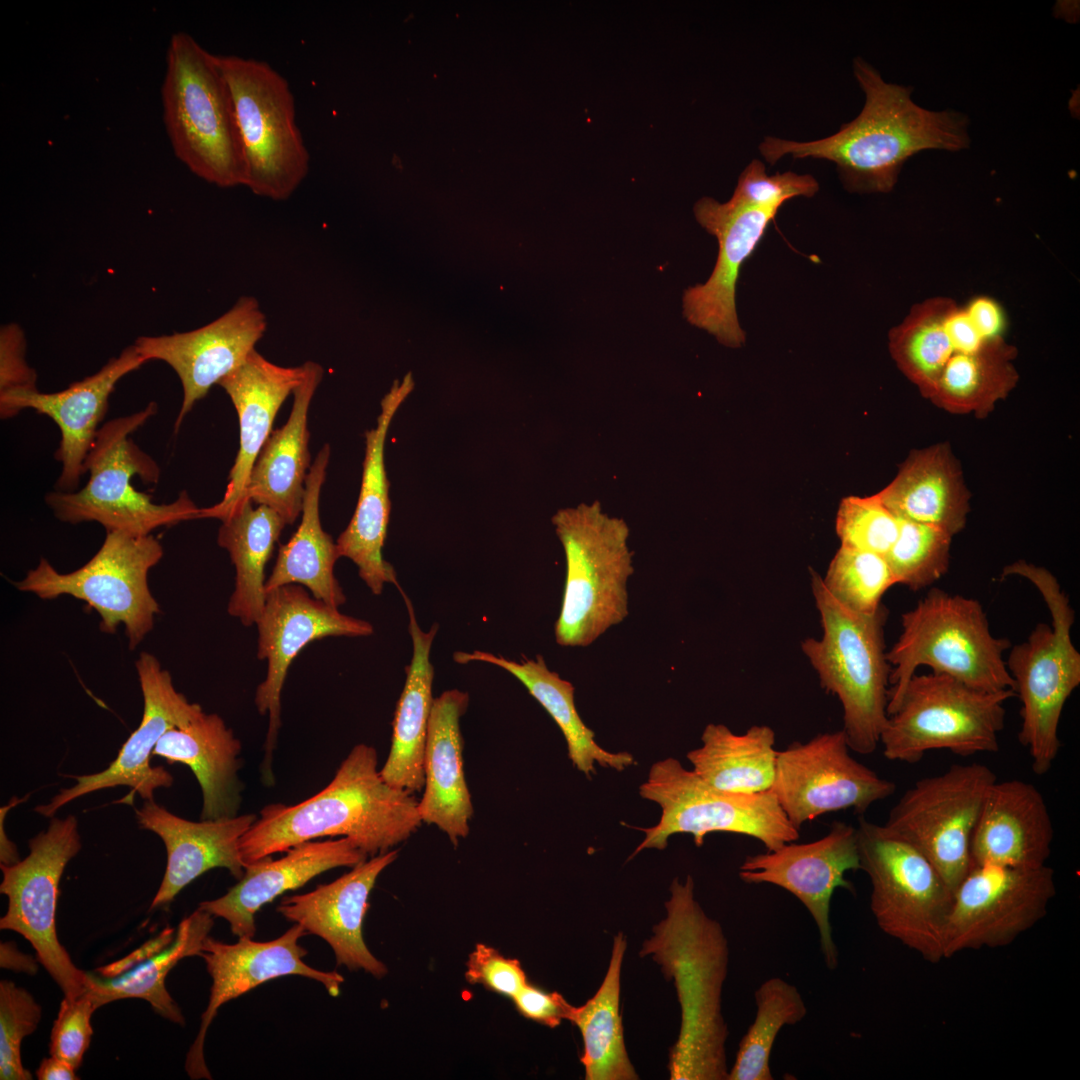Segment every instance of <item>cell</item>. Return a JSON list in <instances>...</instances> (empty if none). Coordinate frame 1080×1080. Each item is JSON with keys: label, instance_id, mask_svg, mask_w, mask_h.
Returning a JSON list of instances; mask_svg holds the SVG:
<instances>
[{"label": "cell", "instance_id": "cell-1", "mask_svg": "<svg viewBox=\"0 0 1080 1080\" xmlns=\"http://www.w3.org/2000/svg\"><path fill=\"white\" fill-rule=\"evenodd\" d=\"M854 75L865 94L860 114L823 139L793 141L767 136L759 145L774 165L786 155L836 164L844 186L853 192H889L905 162L923 150L960 151L970 145L969 121L953 111H931L911 98L912 88L887 83L862 58Z\"/></svg>", "mask_w": 1080, "mask_h": 1080}, {"label": "cell", "instance_id": "cell-2", "mask_svg": "<svg viewBox=\"0 0 1080 1080\" xmlns=\"http://www.w3.org/2000/svg\"><path fill=\"white\" fill-rule=\"evenodd\" d=\"M418 802L383 779L373 746L357 744L313 796L265 805L240 841L241 856L247 866L307 841L340 836L372 857L417 831L423 823Z\"/></svg>", "mask_w": 1080, "mask_h": 1080}, {"label": "cell", "instance_id": "cell-3", "mask_svg": "<svg viewBox=\"0 0 1080 1080\" xmlns=\"http://www.w3.org/2000/svg\"><path fill=\"white\" fill-rule=\"evenodd\" d=\"M665 907V919L653 927L640 956L652 957L677 992L681 1023L670 1050V1079L725 1080L729 1032L722 991L729 963L727 938L695 899L690 875L683 882L673 880Z\"/></svg>", "mask_w": 1080, "mask_h": 1080}, {"label": "cell", "instance_id": "cell-4", "mask_svg": "<svg viewBox=\"0 0 1080 1080\" xmlns=\"http://www.w3.org/2000/svg\"><path fill=\"white\" fill-rule=\"evenodd\" d=\"M165 60L162 116L175 157L210 184L245 186L242 142L217 54L179 31L170 37Z\"/></svg>", "mask_w": 1080, "mask_h": 1080}, {"label": "cell", "instance_id": "cell-5", "mask_svg": "<svg viewBox=\"0 0 1080 1080\" xmlns=\"http://www.w3.org/2000/svg\"><path fill=\"white\" fill-rule=\"evenodd\" d=\"M811 588L823 634L819 640L805 639L801 649L821 686L842 705V730L850 750L872 754L888 718L891 665L884 640L887 609L881 604L875 612L864 614L846 608L813 570Z\"/></svg>", "mask_w": 1080, "mask_h": 1080}, {"label": "cell", "instance_id": "cell-6", "mask_svg": "<svg viewBox=\"0 0 1080 1080\" xmlns=\"http://www.w3.org/2000/svg\"><path fill=\"white\" fill-rule=\"evenodd\" d=\"M901 626L899 638L886 653L892 684L888 715L920 666L979 690H1014L1003 657L1011 643L991 633L978 600L933 588L913 609L902 614Z\"/></svg>", "mask_w": 1080, "mask_h": 1080}, {"label": "cell", "instance_id": "cell-7", "mask_svg": "<svg viewBox=\"0 0 1080 1080\" xmlns=\"http://www.w3.org/2000/svg\"><path fill=\"white\" fill-rule=\"evenodd\" d=\"M1017 575L1039 591L1051 625L1039 623L1027 640L1013 646L1006 661L1022 707L1018 740L1029 751L1032 770L1044 775L1061 747L1058 734L1064 706L1080 684V653L1071 638L1075 612L1056 577L1044 567L1018 560L1002 577Z\"/></svg>", "mask_w": 1080, "mask_h": 1080}, {"label": "cell", "instance_id": "cell-8", "mask_svg": "<svg viewBox=\"0 0 1080 1080\" xmlns=\"http://www.w3.org/2000/svg\"><path fill=\"white\" fill-rule=\"evenodd\" d=\"M551 521L566 561L555 639L564 647H585L628 615L629 528L598 501L560 509Z\"/></svg>", "mask_w": 1080, "mask_h": 1080}, {"label": "cell", "instance_id": "cell-9", "mask_svg": "<svg viewBox=\"0 0 1080 1080\" xmlns=\"http://www.w3.org/2000/svg\"><path fill=\"white\" fill-rule=\"evenodd\" d=\"M156 412L157 404L150 402L143 410L110 420L98 430L84 463L89 472L86 485L76 492L58 490L45 497L60 521H95L106 531L147 535L161 526L197 519L200 508L185 491L171 503L157 504L132 484L135 475L145 482L158 479L157 464L129 438Z\"/></svg>", "mask_w": 1080, "mask_h": 1080}, {"label": "cell", "instance_id": "cell-10", "mask_svg": "<svg viewBox=\"0 0 1080 1080\" xmlns=\"http://www.w3.org/2000/svg\"><path fill=\"white\" fill-rule=\"evenodd\" d=\"M1015 696L1014 690L987 692L945 674H914L881 732L883 755L915 764L932 750L964 757L997 752L1004 703Z\"/></svg>", "mask_w": 1080, "mask_h": 1080}, {"label": "cell", "instance_id": "cell-11", "mask_svg": "<svg viewBox=\"0 0 1080 1080\" xmlns=\"http://www.w3.org/2000/svg\"><path fill=\"white\" fill-rule=\"evenodd\" d=\"M856 835L877 926L924 960L940 962L952 890L919 851L884 825L860 816Z\"/></svg>", "mask_w": 1080, "mask_h": 1080}, {"label": "cell", "instance_id": "cell-12", "mask_svg": "<svg viewBox=\"0 0 1080 1080\" xmlns=\"http://www.w3.org/2000/svg\"><path fill=\"white\" fill-rule=\"evenodd\" d=\"M229 85L243 147L247 187L274 201L288 199L310 169L287 79L269 63L217 55Z\"/></svg>", "mask_w": 1080, "mask_h": 1080}, {"label": "cell", "instance_id": "cell-13", "mask_svg": "<svg viewBox=\"0 0 1080 1080\" xmlns=\"http://www.w3.org/2000/svg\"><path fill=\"white\" fill-rule=\"evenodd\" d=\"M163 553L151 534L106 531L102 546L82 567L60 573L42 558L14 585L43 600L69 595L86 602L98 613L101 631L113 634L124 626L129 648L134 650L153 629L160 611L148 574Z\"/></svg>", "mask_w": 1080, "mask_h": 1080}, {"label": "cell", "instance_id": "cell-14", "mask_svg": "<svg viewBox=\"0 0 1080 1080\" xmlns=\"http://www.w3.org/2000/svg\"><path fill=\"white\" fill-rule=\"evenodd\" d=\"M639 794L657 803L661 816L656 825L641 829L645 837L632 857L645 849L663 850L672 835L684 833L693 836L696 846L711 832L746 835L768 851L799 839V830L770 790L752 794L719 790L675 758L655 762Z\"/></svg>", "mask_w": 1080, "mask_h": 1080}, {"label": "cell", "instance_id": "cell-15", "mask_svg": "<svg viewBox=\"0 0 1080 1080\" xmlns=\"http://www.w3.org/2000/svg\"><path fill=\"white\" fill-rule=\"evenodd\" d=\"M996 780L987 765L953 764L907 789L884 826L919 851L953 892L971 867L972 835Z\"/></svg>", "mask_w": 1080, "mask_h": 1080}, {"label": "cell", "instance_id": "cell-16", "mask_svg": "<svg viewBox=\"0 0 1080 1080\" xmlns=\"http://www.w3.org/2000/svg\"><path fill=\"white\" fill-rule=\"evenodd\" d=\"M81 848L77 819L52 817L46 831L29 841V855L12 865L1 864L0 892L8 909L0 919L2 930L21 934L37 958L70 999L87 989V972L72 962L56 934L59 884L68 862Z\"/></svg>", "mask_w": 1080, "mask_h": 1080}, {"label": "cell", "instance_id": "cell-17", "mask_svg": "<svg viewBox=\"0 0 1080 1080\" xmlns=\"http://www.w3.org/2000/svg\"><path fill=\"white\" fill-rule=\"evenodd\" d=\"M1056 894L1054 870L971 864L953 891L944 959L967 950L1014 942L1047 914Z\"/></svg>", "mask_w": 1080, "mask_h": 1080}, {"label": "cell", "instance_id": "cell-18", "mask_svg": "<svg viewBox=\"0 0 1080 1080\" xmlns=\"http://www.w3.org/2000/svg\"><path fill=\"white\" fill-rule=\"evenodd\" d=\"M843 730L793 742L777 752L770 791L790 823L802 824L841 810L862 816L896 790L893 781L857 761Z\"/></svg>", "mask_w": 1080, "mask_h": 1080}, {"label": "cell", "instance_id": "cell-19", "mask_svg": "<svg viewBox=\"0 0 1080 1080\" xmlns=\"http://www.w3.org/2000/svg\"><path fill=\"white\" fill-rule=\"evenodd\" d=\"M256 626L257 657L267 661V671L256 689L254 701L258 712L269 719L261 770L263 780L271 785L273 754L281 727V693L292 661L315 640L329 636H368L373 633V626L341 613L296 584L267 593Z\"/></svg>", "mask_w": 1080, "mask_h": 1080}, {"label": "cell", "instance_id": "cell-20", "mask_svg": "<svg viewBox=\"0 0 1080 1080\" xmlns=\"http://www.w3.org/2000/svg\"><path fill=\"white\" fill-rule=\"evenodd\" d=\"M144 700L140 725L122 745L117 758L105 770L76 776V784L64 788L46 805L35 811L53 817L59 808L83 795L116 786L131 788L130 799L137 792L144 800H153L158 788H169L173 776L162 766L152 767L150 756L159 739L170 729L186 726L204 711L178 692L170 673L158 659L140 653L135 662Z\"/></svg>", "mask_w": 1080, "mask_h": 1080}, {"label": "cell", "instance_id": "cell-21", "mask_svg": "<svg viewBox=\"0 0 1080 1080\" xmlns=\"http://www.w3.org/2000/svg\"><path fill=\"white\" fill-rule=\"evenodd\" d=\"M795 842L747 856L738 875L747 884H771L795 896L813 918L825 965L833 970L839 953L832 935L830 902L836 888L854 891L845 873L860 870L856 827L835 821L822 838Z\"/></svg>", "mask_w": 1080, "mask_h": 1080}, {"label": "cell", "instance_id": "cell-22", "mask_svg": "<svg viewBox=\"0 0 1080 1080\" xmlns=\"http://www.w3.org/2000/svg\"><path fill=\"white\" fill-rule=\"evenodd\" d=\"M779 209L703 197L694 206L697 222L718 241L713 272L703 284L688 287L682 296L685 319L731 348L741 347L746 335L736 312L735 293L744 261L754 252Z\"/></svg>", "mask_w": 1080, "mask_h": 1080}, {"label": "cell", "instance_id": "cell-23", "mask_svg": "<svg viewBox=\"0 0 1080 1080\" xmlns=\"http://www.w3.org/2000/svg\"><path fill=\"white\" fill-rule=\"evenodd\" d=\"M266 329V315L258 300L241 296L223 315L202 327L136 339L134 345L146 362L163 361L180 379L183 400L175 431L212 386L244 363Z\"/></svg>", "mask_w": 1080, "mask_h": 1080}, {"label": "cell", "instance_id": "cell-24", "mask_svg": "<svg viewBox=\"0 0 1080 1080\" xmlns=\"http://www.w3.org/2000/svg\"><path fill=\"white\" fill-rule=\"evenodd\" d=\"M304 935V929L294 924L270 941L238 938L236 943L228 944L210 936L205 939L199 956L206 963L212 985L199 1032L187 1054L185 1067L191 1078L211 1079L204 1059V1041L218 1009L226 1002L265 982L287 975L310 978L322 984L331 996L339 995L344 982L342 975L336 971L315 969L303 961L307 950L298 941Z\"/></svg>", "mask_w": 1080, "mask_h": 1080}, {"label": "cell", "instance_id": "cell-25", "mask_svg": "<svg viewBox=\"0 0 1080 1080\" xmlns=\"http://www.w3.org/2000/svg\"><path fill=\"white\" fill-rule=\"evenodd\" d=\"M397 857V850H389L367 858L332 882L320 884L307 893L283 897L277 911L300 925L306 934L326 941L337 965L381 978L387 968L366 946L362 924L377 878Z\"/></svg>", "mask_w": 1080, "mask_h": 1080}, {"label": "cell", "instance_id": "cell-26", "mask_svg": "<svg viewBox=\"0 0 1080 1080\" xmlns=\"http://www.w3.org/2000/svg\"><path fill=\"white\" fill-rule=\"evenodd\" d=\"M146 361L135 345L123 349L119 356L111 358L100 370L66 389L43 393L39 390L11 397L0 402V414L4 419L17 415L24 409L51 418L61 434L55 458L62 464L57 488L73 492L85 472V460L104 418L111 393L116 384L127 374L140 368Z\"/></svg>", "mask_w": 1080, "mask_h": 1080}, {"label": "cell", "instance_id": "cell-27", "mask_svg": "<svg viewBox=\"0 0 1080 1080\" xmlns=\"http://www.w3.org/2000/svg\"><path fill=\"white\" fill-rule=\"evenodd\" d=\"M411 373L395 380L382 398L376 426L365 432V456L360 492L354 514L337 538L340 557L349 558L359 577L374 595L386 584L399 587L394 567L383 557L391 502L385 468V443L391 422L414 388Z\"/></svg>", "mask_w": 1080, "mask_h": 1080}, {"label": "cell", "instance_id": "cell-28", "mask_svg": "<svg viewBox=\"0 0 1080 1080\" xmlns=\"http://www.w3.org/2000/svg\"><path fill=\"white\" fill-rule=\"evenodd\" d=\"M304 375V363L295 367L280 366L255 349L242 365L219 382L238 415L239 450L223 498L211 507L200 508L197 519L222 520L245 501L249 475L272 433L274 419Z\"/></svg>", "mask_w": 1080, "mask_h": 1080}, {"label": "cell", "instance_id": "cell-29", "mask_svg": "<svg viewBox=\"0 0 1080 1080\" xmlns=\"http://www.w3.org/2000/svg\"><path fill=\"white\" fill-rule=\"evenodd\" d=\"M367 858L345 837L307 841L288 849L281 858L270 856L247 865L233 887L219 898L201 902L199 908L226 920L238 938H254L255 915L264 905L326 871L354 867Z\"/></svg>", "mask_w": 1080, "mask_h": 1080}, {"label": "cell", "instance_id": "cell-30", "mask_svg": "<svg viewBox=\"0 0 1080 1080\" xmlns=\"http://www.w3.org/2000/svg\"><path fill=\"white\" fill-rule=\"evenodd\" d=\"M136 816L141 828L156 833L167 852L166 870L150 908L171 902L205 872L224 868L240 879L245 871L240 841L257 819L255 814L193 822L147 800Z\"/></svg>", "mask_w": 1080, "mask_h": 1080}, {"label": "cell", "instance_id": "cell-31", "mask_svg": "<svg viewBox=\"0 0 1080 1080\" xmlns=\"http://www.w3.org/2000/svg\"><path fill=\"white\" fill-rule=\"evenodd\" d=\"M1054 826L1043 794L1032 783L996 780L989 788L970 843L972 864L1036 868L1052 850Z\"/></svg>", "mask_w": 1080, "mask_h": 1080}, {"label": "cell", "instance_id": "cell-32", "mask_svg": "<svg viewBox=\"0 0 1080 1080\" xmlns=\"http://www.w3.org/2000/svg\"><path fill=\"white\" fill-rule=\"evenodd\" d=\"M214 925L211 914L197 908L174 929H166L155 939L117 963L87 972V991L97 1008L115 1000L139 998L148 1001L163 1018L184 1024V1017L168 993V973L185 957L199 956Z\"/></svg>", "mask_w": 1080, "mask_h": 1080}, {"label": "cell", "instance_id": "cell-33", "mask_svg": "<svg viewBox=\"0 0 1080 1080\" xmlns=\"http://www.w3.org/2000/svg\"><path fill=\"white\" fill-rule=\"evenodd\" d=\"M468 703V693L459 689L434 698L424 754V793L418 802L422 822L437 826L454 846L468 835L473 816L460 730Z\"/></svg>", "mask_w": 1080, "mask_h": 1080}, {"label": "cell", "instance_id": "cell-34", "mask_svg": "<svg viewBox=\"0 0 1080 1080\" xmlns=\"http://www.w3.org/2000/svg\"><path fill=\"white\" fill-rule=\"evenodd\" d=\"M305 375L293 391L287 422L271 435L261 449L249 475L244 500L276 511L288 524L302 512L305 482L310 464L308 411L322 381L324 369L307 361Z\"/></svg>", "mask_w": 1080, "mask_h": 1080}, {"label": "cell", "instance_id": "cell-35", "mask_svg": "<svg viewBox=\"0 0 1080 1080\" xmlns=\"http://www.w3.org/2000/svg\"><path fill=\"white\" fill-rule=\"evenodd\" d=\"M242 745L224 720L203 712L189 724L168 730L152 755L188 766L202 791L201 820L234 817L242 801L239 778Z\"/></svg>", "mask_w": 1080, "mask_h": 1080}, {"label": "cell", "instance_id": "cell-36", "mask_svg": "<svg viewBox=\"0 0 1080 1080\" xmlns=\"http://www.w3.org/2000/svg\"><path fill=\"white\" fill-rule=\"evenodd\" d=\"M899 519L940 528L954 536L964 529L970 494L947 443L910 453L894 480L877 493Z\"/></svg>", "mask_w": 1080, "mask_h": 1080}, {"label": "cell", "instance_id": "cell-37", "mask_svg": "<svg viewBox=\"0 0 1080 1080\" xmlns=\"http://www.w3.org/2000/svg\"><path fill=\"white\" fill-rule=\"evenodd\" d=\"M399 590L409 615L413 654L406 667L405 684L394 714L390 751L380 773L390 785L414 793L421 791L425 783L424 754L434 700V667L430 652L438 625L423 631L411 601L401 588Z\"/></svg>", "mask_w": 1080, "mask_h": 1080}, {"label": "cell", "instance_id": "cell-38", "mask_svg": "<svg viewBox=\"0 0 1080 1080\" xmlns=\"http://www.w3.org/2000/svg\"><path fill=\"white\" fill-rule=\"evenodd\" d=\"M329 458L330 447L325 444L306 477L301 523L289 541L279 547L265 588L268 593L284 585H300L316 599L338 608L346 602L334 574L340 555L336 542L322 528L319 511Z\"/></svg>", "mask_w": 1080, "mask_h": 1080}, {"label": "cell", "instance_id": "cell-39", "mask_svg": "<svg viewBox=\"0 0 1080 1080\" xmlns=\"http://www.w3.org/2000/svg\"><path fill=\"white\" fill-rule=\"evenodd\" d=\"M454 660L459 664L472 661L489 663L516 677L556 722L564 735L569 759L586 776L595 773L596 764L617 771L634 764L631 754L609 752L595 741L594 732L586 726L576 709L574 686L549 670L542 656L538 655L535 659L524 657L517 662L475 650L471 653L455 652Z\"/></svg>", "mask_w": 1080, "mask_h": 1080}, {"label": "cell", "instance_id": "cell-40", "mask_svg": "<svg viewBox=\"0 0 1080 1080\" xmlns=\"http://www.w3.org/2000/svg\"><path fill=\"white\" fill-rule=\"evenodd\" d=\"M218 545L227 550L235 568L234 590L227 611L245 626L256 624L266 602L265 567L285 520L272 508L243 501L221 520Z\"/></svg>", "mask_w": 1080, "mask_h": 1080}, {"label": "cell", "instance_id": "cell-41", "mask_svg": "<svg viewBox=\"0 0 1080 1080\" xmlns=\"http://www.w3.org/2000/svg\"><path fill=\"white\" fill-rule=\"evenodd\" d=\"M702 745L687 753L693 771L719 790L752 794L769 791L775 777V732L754 725L735 734L723 724H708Z\"/></svg>", "mask_w": 1080, "mask_h": 1080}, {"label": "cell", "instance_id": "cell-42", "mask_svg": "<svg viewBox=\"0 0 1080 1080\" xmlns=\"http://www.w3.org/2000/svg\"><path fill=\"white\" fill-rule=\"evenodd\" d=\"M626 944L623 933H618L601 986L584 1005L572 1006L569 1013L568 1020L578 1027L582 1036L580 1061L586 1080L638 1079L626 1051L619 1011L620 976Z\"/></svg>", "mask_w": 1080, "mask_h": 1080}, {"label": "cell", "instance_id": "cell-43", "mask_svg": "<svg viewBox=\"0 0 1080 1080\" xmlns=\"http://www.w3.org/2000/svg\"><path fill=\"white\" fill-rule=\"evenodd\" d=\"M1015 353L1002 338L977 351L954 354L944 366L929 399L952 413L988 415L1018 381L1012 364Z\"/></svg>", "mask_w": 1080, "mask_h": 1080}, {"label": "cell", "instance_id": "cell-44", "mask_svg": "<svg viewBox=\"0 0 1080 1080\" xmlns=\"http://www.w3.org/2000/svg\"><path fill=\"white\" fill-rule=\"evenodd\" d=\"M957 304L945 297L916 304L889 333L898 368L929 399L947 361L956 354L949 318Z\"/></svg>", "mask_w": 1080, "mask_h": 1080}, {"label": "cell", "instance_id": "cell-45", "mask_svg": "<svg viewBox=\"0 0 1080 1080\" xmlns=\"http://www.w3.org/2000/svg\"><path fill=\"white\" fill-rule=\"evenodd\" d=\"M754 999L755 1018L739 1043L728 1080H772L770 1057L779 1032L807 1015L798 988L780 977L763 981Z\"/></svg>", "mask_w": 1080, "mask_h": 1080}, {"label": "cell", "instance_id": "cell-46", "mask_svg": "<svg viewBox=\"0 0 1080 1080\" xmlns=\"http://www.w3.org/2000/svg\"><path fill=\"white\" fill-rule=\"evenodd\" d=\"M952 535L935 526L900 519L898 537L884 556L896 584L929 587L949 569Z\"/></svg>", "mask_w": 1080, "mask_h": 1080}, {"label": "cell", "instance_id": "cell-47", "mask_svg": "<svg viewBox=\"0 0 1080 1080\" xmlns=\"http://www.w3.org/2000/svg\"><path fill=\"white\" fill-rule=\"evenodd\" d=\"M822 581L846 608L869 614L881 606L886 591L896 584L882 555L840 546Z\"/></svg>", "mask_w": 1080, "mask_h": 1080}, {"label": "cell", "instance_id": "cell-48", "mask_svg": "<svg viewBox=\"0 0 1080 1080\" xmlns=\"http://www.w3.org/2000/svg\"><path fill=\"white\" fill-rule=\"evenodd\" d=\"M835 528L841 546L885 556L898 537L900 519L878 494L847 496L839 505Z\"/></svg>", "mask_w": 1080, "mask_h": 1080}, {"label": "cell", "instance_id": "cell-49", "mask_svg": "<svg viewBox=\"0 0 1080 1080\" xmlns=\"http://www.w3.org/2000/svg\"><path fill=\"white\" fill-rule=\"evenodd\" d=\"M41 1019V1007L24 988L0 982V1079L31 1080L21 1061V1042Z\"/></svg>", "mask_w": 1080, "mask_h": 1080}, {"label": "cell", "instance_id": "cell-50", "mask_svg": "<svg viewBox=\"0 0 1080 1080\" xmlns=\"http://www.w3.org/2000/svg\"><path fill=\"white\" fill-rule=\"evenodd\" d=\"M819 190L817 180L809 174L791 171L768 175L763 162L752 160L739 176L730 198L734 202L780 207L794 197H813Z\"/></svg>", "mask_w": 1080, "mask_h": 1080}, {"label": "cell", "instance_id": "cell-51", "mask_svg": "<svg viewBox=\"0 0 1080 1080\" xmlns=\"http://www.w3.org/2000/svg\"><path fill=\"white\" fill-rule=\"evenodd\" d=\"M96 1009L87 990L73 999L64 997L51 1030V1056L79 1068L91 1041V1016Z\"/></svg>", "mask_w": 1080, "mask_h": 1080}, {"label": "cell", "instance_id": "cell-52", "mask_svg": "<svg viewBox=\"0 0 1080 1080\" xmlns=\"http://www.w3.org/2000/svg\"><path fill=\"white\" fill-rule=\"evenodd\" d=\"M465 978L470 984L513 998L528 982L521 963L496 949L477 944L466 962Z\"/></svg>", "mask_w": 1080, "mask_h": 1080}, {"label": "cell", "instance_id": "cell-53", "mask_svg": "<svg viewBox=\"0 0 1080 1080\" xmlns=\"http://www.w3.org/2000/svg\"><path fill=\"white\" fill-rule=\"evenodd\" d=\"M26 339L16 323L0 329V402L37 391V374L25 358Z\"/></svg>", "mask_w": 1080, "mask_h": 1080}, {"label": "cell", "instance_id": "cell-54", "mask_svg": "<svg viewBox=\"0 0 1080 1080\" xmlns=\"http://www.w3.org/2000/svg\"><path fill=\"white\" fill-rule=\"evenodd\" d=\"M517 1010L524 1017L550 1028L568 1020L572 1005L557 992H545L527 983L513 998Z\"/></svg>", "mask_w": 1080, "mask_h": 1080}, {"label": "cell", "instance_id": "cell-55", "mask_svg": "<svg viewBox=\"0 0 1080 1080\" xmlns=\"http://www.w3.org/2000/svg\"><path fill=\"white\" fill-rule=\"evenodd\" d=\"M965 308L984 338L991 341L1004 338L1006 319L1003 309L995 300L985 296L977 297Z\"/></svg>", "mask_w": 1080, "mask_h": 1080}, {"label": "cell", "instance_id": "cell-56", "mask_svg": "<svg viewBox=\"0 0 1080 1080\" xmlns=\"http://www.w3.org/2000/svg\"><path fill=\"white\" fill-rule=\"evenodd\" d=\"M1 967L17 972L35 974L37 962L35 959L17 950L11 942L1 943Z\"/></svg>", "mask_w": 1080, "mask_h": 1080}, {"label": "cell", "instance_id": "cell-57", "mask_svg": "<svg viewBox=\"0 0 1080 1080\" xmlns=\"http://www.w3.org/2000/svg\"><path fill=\"white\" fill-rule=\"evenodd\" d=\"M75 1068L54 1056L45 1058L40 1063L36 1076L39 1080H75L79 1079Z\"/></svg>", "mask_w": 1080, "mask_h": 1080}]
</instances>
